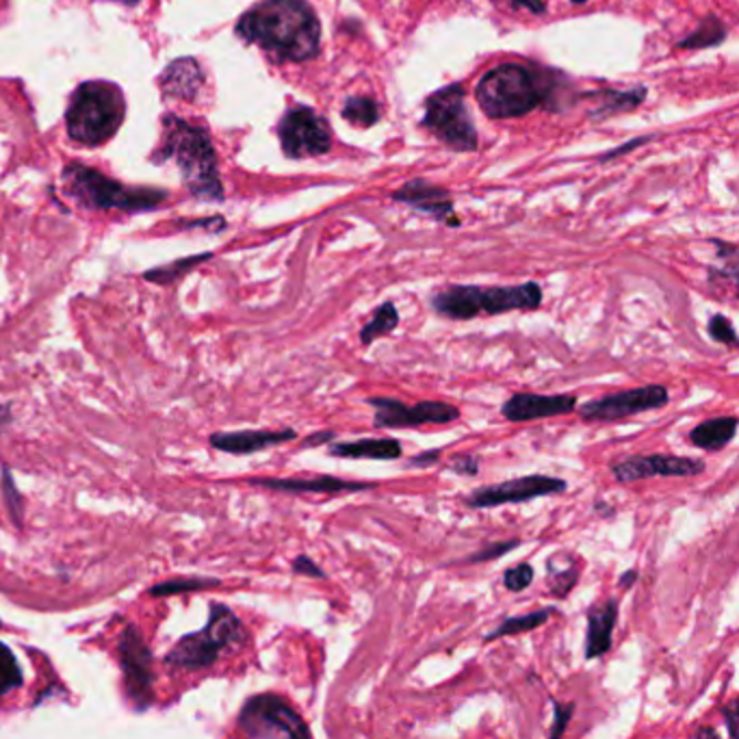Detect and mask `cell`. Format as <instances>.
<instances>
[{
  "label": "cell",
  "mask_w": 739,
  "mask_h": 739,
  "mask_svg": "<svg viewBox=\"0 0 739 739\" xmlns=\"http://www.w3.org/2000/svg\"><path fill=\"white\" fill-rule=\"evenodd\" d=\"M237 35L278 61H309L321 49V24L306 0H261L237 22Z\"/></svg>",
  "instance_id": "obj_1"
},
{
  "label": "cell",
  "mask_w": 739,
  "mask_h": 739,
  "mask_svg": "<svg viewBox=\"0 0 739 739\" xmlns=\"http://www.w3.org/2000/svg\"><path fill=\"white\" fill-rule=\"evenodd\" d=\"M153 159L155 163L174 160L194 198L207 202L223 200L217 153L207 128L189 124L176 115H165L160 148Z\"/></svg>",
  "instance_id": "obj_2"
},
{
  "label": "cell",
  "mask_w": 739,
  "mask_h": 739,
  "mask_svg": "<svg viewBox=\"0 0 739 739\" xmlns=\"http://www.w3.org/2000/svg\"><path fill=\"white\" fill-rule=\"evenodd\" d=\"M544 295L538 282L512 287H477L454 284L431 298V309L440 318L451 321H471L479 315H503L512 311H535Z\"/></svg>",
  "instance_id": "obj_3"
},
{
  "label": "cell",
  "mask_w": 739,
  "mask_h": 739,
  "mask_svg": "<svg viewBox=\"0 0 739 739\" xmlns=\"http://www.w3.org/2000/svg\"><path fill=\"white\" fill-rule=\"evenodd\" d=\"M126 117V101L117 85L106 81L81 83L65 111V126L72 142L103 146L115 137Z\"/></svg>",
  "instance_id": "obj_4"
},
{
  "label": "cell",
  "mask_w": 739,
  "mask_h": 739,
  "mask_svg": "<svg viewBox=\"0 0 739 739\" xmlns=\"http://www.w3.org/2000/svg\"><path fill=\"white\" fill-rule=\"evenodd\" d=\"M63 183L67 185L70 196L92 211H155L167 200L165 189L128 187L83 163H67L63 169Z\"/></svg>",
  "instance_id": "obj_5"
},
{
  "label": "cell",
  "mask_w": 739,
  "mask_h": 739,
  "mask_svg": "<svg viewBox=\"0 0 739 739\" xmlns=\"http://www.w3.org/2000/svg\"><path fill=\"white\" fill-rule=\"evenodd\" d=\"M248 639L241 618L223 603H211L209 623L196 634L183 635L165 655L169 668L207 670L223 650H232Z\"/></svg>",
  "instance_id": "obj_6"
},
{
  "label": "cell",
  "mask_w": 739,
  "mask_h": 739,
  "mask_svg": "<svg viewBox=\"0 0 739 739\" xmlns=\"http://www.w3.org/2000/svg\"><path fill=\"white\" fill-rule=\"evenodd\" d=\"M476 98L488 117L510 119L533 111L544 101V92L528 67L501 63L479 79Z\"/></svg>",
  "instance_id": "obj_7"
},
{
  "label": "cell",
  "mask_w": 739,
  "mask_h": 739,
  "mask_svg": "<svg viewBox=\"0 0 739 739\" xmlns=\"http://www.w3.org/2000/svg\"><path fill=\"white\" fill-rule=\"evenodd\" d=\"M237 725L248 738L309 739L313 736L293 705L271 691L250 696L239 711Z\"/></svg>",
  "instance_id": "obj_8"
},
{
  "label": "cell",
  "mask_w": 739,
  "mask_h": 739,
  "mask_svg": "<svg viewBox=\"0 0 739 739\" xmlns=\"http://www.w3.org/2000/svg\"><path fill=\"white\" fill-rule=\"evenodd\" d=\"M423 124L456 150H476L477 131L465 103V90L449 85L427 98Z\"/></svg>",
  "instance_id": "obj_9"
},
{
  "label": "cell",
  "mask_w": 739,
  "mask_h": 739,
  "mask_svg": "<svg viewBox=\"0 0 739 739\" xmlns=\"http://www.w3.org/2000/svg\"><path fill=\"white\" fill-rule=\"evenodd\" d=\"M670 393L664 384H646L637 388H625L605 397L590 399L585 404H577L581 421L614 423L623 421L627 417L642 415L648 410H659L668 406Z\"/></svg>",
  "instance_id": "obj_10"
},
{
  "label": "cell",
  "mask_w": 739,
  "mask_h": 739,
  "mask_svg": "<svg viewBox=\"0 0 739 739\" xmlns=\"http://www.w3.org/2000/svg\"><path fill=\"white\" fill-rule=\"evenodd\" d=\"M119 666L124 675L126 696L133 700L137 709H148L153 705V650L135 625H128L117 642Z\"/></svg>",
  "instance_id": "obj_11"
},
{
  "label": "cell",
  "mask_w": 739,
  "mask_h": 739,
  "mask_svg": "<svg viewBox=\"0 0 739 739\" xmlns=\"http://www.w3.org/2000/svg\"><path fill=\"white\" fill-rule=\"evenodd\" d=\"M566 490H569L566 479L535 473V476L514 477L501 483L476 488L465 497V506L473 510H488V508H499V506H510V503H528L531 499H540V497L564 495Z\"/></svg>",
  "instance_id": "obj_12"
},
{
  "label": "cell",
  "mask_w": 739,
  "mask_h": 739,
  "mask_svg": "<svg viewBox=\"0 0 739 739\" xmlns=\"http://www.w3.org/2000/svg\"><path fill=\"white\" fill-rule=\"evenodd\" d=\"M371 408H375L373 427L377 429H417L423 425H449L460 419V410L447 402H419L404 404L393 397H370Z\"/></svg>",
  "instance_id": "obj_13"
},
{
  "label": "cell",
  "mask_w": 739,
  "mask_h": 739,
  "mask_svg": "<svg viewBox=\"0 0 739 739\" xmlns=\"http://www.w3.org/2000/svg\"><path fill=\"white\" fill-rule=\"evenodd\" d=\"M282 150L289 159L321 157L330 150L332 135L327 122L309 106H293L284 113L280 126Z\"/></svg>",
  "instance_id": "obj_14"
},
{
  "label": "cell",
  "mask_w": 739,
  "mask_h": 739,
  "mask_svg": "<svg viewBox=\"0 0 739 739\" xmlns=\"http://www.w3.org/2000/svg\"><path fill=\"white\" fill-rule=\"evenodd\" d=\"M707 465L698 458L673 456V454H646L627 456L610 465V471L618 483H634L650 477H696L705 473Z\"/></svg>",
  "instance_id": "obj_15"
},
{
  "label": "cell",
  "mask_w": 739,
  "mask_h": 739,
  "mask_svg": "<svg viewBox=\"0 0 739 739\" xmlns=\"http://www.w3.org/2000/svg\"><path fill=\"white\" fill-rule=\"evenodd\" d=\"M577 395H540V393H514L501 406L503 419L510 423L538 421L549 417H562L575 413Z\"/></svg>",
  "instance_id": "obj_16"
},
{
  "label": "cell",
  "mask_w": 739,
  "mask_h": 739,
  "mask_svg": "<svg viewBox=\"0 0 739 739\" xmlns=\"http://www.w3.org/2000/svg\"><path fill=\"white\" fill-rule=\"evenodd\" d=\"M248 483L261 486L275 492H291V495H345V492H363L373 490V481H352L343 477L311 476V477H250Z\"/></svg>",
  "instance_id": "obj_17"
},
{
  "label": "cell",
  "mask_w": 739,
  "mask_h": 739,
  "mask_svg": "<svg viewBox=\"0 0 739 739\" xmlns=\"http://www.w3.org/2000/svg\"><path fill=\"white\" fill-rule=\"evenodd\" d=\"M298 438V431L287 429H241V431H215L209 438V445L217 451L230 454V456H250L257 451H264L284 443H291Z\"/></svg>",
  "instance_id": "obj_18"
},
{
  "label": "cell",
  "mask_w": 739,
  "mask_h": 739,
  "mask_svg": "<svg viewBox=\"0 0 739 739\" xmlns=\"http://www.w3.org/2000/svg\"><path fill=\"white\" fill-rule=\"evenodd\" d=\"M205 85V72L200 63L191 56L176 59L160 74L159 87L169 101H196Z\"/></svg>",
  "instance_id": "obj_19"
},
{
  "label": "cell",
  "mask_w": 739,
  "mask_h": 739,
  "mask_svg": "<svg viewBox=\"0 0 739 739\" xmlns=\"http://www.w3.org/2000/svg\"><path fill=\"white\" fill-rule=\"evenodd\" d=\"M621 614V601L618 599H607L603 605H596L587 614V635H585V648L583 657L587 662L603 657L605 653L612 650L614 644V627L618 623Z\"/></svg>",
  "instance_id": "obj_20"
},
{
  "label": "cell",
  "mask_w": 739,
  "mask_h": 739,
  "mask_svg": "<svg viewBox=\"0 0 739 739\" xmlns=\"http://www.w3.org/2000/svg\"><path fill=\"white\" fill-rule=\"evenodd\" d=\"M327 454L334 458H352V460H399L404 456V447L397 438H361L345 443H330Z\"/></svg>",
  "instance_id": "obj_21"
},
{
  "label": "cell",
  "mask_w": 739,
  "mask_h": 739,
  "mask_svg": "<svg viewBox=\"0 0 739 739\" xmlns=\"http://www.w3.org/2000/svg\"><path fill=\"white\" fill-rule=\"evenodd\" d=\"M395 200L406 202V205H410V207H415L421 212H429L440 221L447 219L451 223H458L454 219V207L447 198V191H440V189H436L427 183H410L408 187H404L402 191L395 194Z\"/></svg>",
  "instance_id": "obj_22"
},
{
  "label": "cell",
  "mask_w": 739,
  "mask_h": 739,
  "mask_svg": "<svg viewBox=\"0 0 739 739\" xmlns=\"http://www.w3.org/2000/svg\"><path fill=\"white\" fill-rule=\"evenodd\" d=\"M738 417H716V419H707V421L698 423L691 431H689V443L696 449H705V451H720L725 449L736 436H738Z\"/></svg>",
  "instance_id": "obj_23"
},
{
  "label": "cell",
  "mask_w": 739,
  "mask_h": 739,
  "mask_svg": "<svg viewBox=\"0 0 739 739\" xmlns=\"http://www.w3.org/2000/svg\"><path fill=\"white\" fill-rule=\"evenodd\" d=\"M562 562L564 564L560 566L555 555H551L547 562V583H549L551 594L558 599L569 596L580 583L581 575V566L571 553H562Z\"/></svg>",
  "instance_id": "obj_24"
},
{
  "label": "cell",
  "mask_w": 739,
  "mask_h": 739,
  "mask_svg": "<svg viewBox=\"0 0 739 739\" xmlns=\"http://www.w3.org/2000/svg\"><path fill=\"white\" fill-rule=\"evenodd\" d=\"M555 614H560V610L551 605V607H542V610L529 612V614H523V616H508L497 629H492L490 634L483 635V642H492V639H499V637H506V635H521L535 632L542 625H547L551 621V616H555Z\"/></svg>",
  "instance_id": "obj_25"
},
{
  "label": "cell",
  "mask_w": 739,
  "mask_h": 739,
  "mask_svg": "<svg viewBox=\"0 0 739 739\" xmlns=\"http://www.w3.org/2000/svg\"><path fill=\"white\" fill-rule=\"evenodd\" d=\"M399 321H402V318H399V311H397L395 302H391V300L384 302L382 306H377V311L373 313L370 323L363 325V330H361V343L365 347H370L373 341H377V339L391 334L393 330H397Z\"/></svg>",
  "instance_id": "obj_26"
},
{
  "label": "cell",
  "mask_w": 739,
  "mask_h": 739,
  "mask_svg": "<svg viewBox=\"0 0 739 739\" xmlns=\"http://www.w3.org/2000/svg\"><path fill=\"white\" fill-rule=\"evenodd\" d=\"M211 257V252H205V254H198V257H187V259H180V261H174V263L155 267V269L146 271L144 278L148 282H155V284H171V282L180 280L183 275H187L189 271H194L198 264L209 261Z\"/></svg>",
  "instance_id": "obj_27"
},
{
  "label": "cell",
  "mask_w": 739,
  "mask_h": 739,
  "mask_svg": "<svg viewBox=\"0 0 739 739\" xmlns=\"http://www.w3.org/2000/svg\"><path fill=\"white\" fill-rule=\"evenodd\" d=\"M0 490H2V503L18 529H24V499L11 477V471L7 465L0 467Z\"/></svg>",
  "instance_id": "obj_28"
},
{
  "label": "cell",
  "mask_w": 739,
  "mask_h": 739,
  "mask_svg": "<svg viewBox=\"0 0 739 739\" xmlns=\"http://www.w3.org/2000/svg\"><path fill=\"white\" fill-rule=\"evenodd\" d=\"M221 581L217 577H176V580L163 581L157 583L148 590L150 596L155 599H165V596H174V594H183V592H198V590H207V587H215Z\"/></svg>",
  "instance_id": "obj_29"
},
{
  "label": "cell",
  "mask_w": 739,
  "mask_h": 739,
  "mask_svg": "<svg viewBox=\"0 0 739 739\" xmlns=\"http://www.w3.org/2000/svg\"><path fill=\"white\" fill-rule=\"evenodd\" d=\"M22 686H24V675L20 670L18 657L7 644L0 642V698Z\"/></svg>",
  "instance_id": "obj_30"
},
{
  "label": "cell",
  "mask_w": 739,
  "mask_h": 739,
  "mask_svg": "<svg viewBox=\"0 0 739 739\" xmlns=\"http://www.w3.org/2000/svg\"><path fill=\"white\" fill-rule=\"evenodd\" d=\"M345 119H350L356 126H371L379 119V106L371 98H350L343 108Z\"/></svg>",
  "instance_id": "obj_31"
},
{
  "label": "cell",
  "mask_w": 739,
  "mask_h": 739,
  "mask_svg": "<svg viewBox=\"0 0 739 739\" xmlns=\"http://www.w3.org/2000/svg\"><path fill=\"white\" fill-rule=\"evenodd\" d=\"M720 40H725V24H720V20L709 18L700 24V29L696 33H691L686 42H681L684 49H705V46H714Z\"/></svg>",
  "instance_id": "obj_32"
},
{
  "label": "cell",
  "mask_w": 739,
  "mask_h": 739,
  "mask_svg": "<svg viewBox=\"0 0 739 739\" xmlns=\"http://www.w3.org/2000/svg\"><path fill=\"white\" fill-rule=\"evenodd\" d=\"M707 332L716 343L738 347V330L731 323V319L725 318V315H711L709 323H707Z\"/></svg>",
  "instance_id": "obj_33"
},
{
  "label": "cell",
  "mask_w": 739,
  "mask_h": 739,
  "mask_svg": "<svg viewBox=\"0 0 739 739\" xmlns=\"http://www.w3.org/2000/svg\"><path fill=\"white\" fill-rule=\"evenodd\" d=\"M521 547V540L514 538V540H506V542H495V544H488L486 549H479L473 555H469L465 560V564H486V562H492V560H499L503 555H508L512 549Z\"/></svg>",
  "instance_id": "obj_34"
},
{
  "label": "cell",
  "mask_w": 739,
  "mask_h": 739,
  "mask_svg": "<svg viewBox=\"0 0 739 739\" xmlns=\"http://www.w3.org/2000/svg\"><path fill=\"white\" fill-rule=\"evenodd\" d=\"M533 577H535L533 566L529 562H521V564H517V566H512L503 573V585L510 592H523L531 585Z\"/></svg>",
  "instance_id": "obj_35"
},
{
  "label": "cell",
  "mask_w": 739,
  "mask_h": 739,
  "mask_svg": "<svg viewBox=\"0 0 739 739\" xmlns=\"http://www.w3.org/2000/svg\"><path fill=\"white\" fill-rule=\"evenodd\" d=\"M551 702H553V727L549 731V738L560 739L566 733L575 716V702H560V700H551Z\"/></svg>",
  "instance_id": "obj_36"
},
{
  "label": "cell",
  "mask_w": 739,
  "mask_h": 739,
  "mask_svg": "<svg viewBox=\"0 0 739 739\" xmlns=\"http://www.w3.org/2000/svg\"><path fill=\"white\" fill-rule=\"evenodd\" d=\"M447 469L458 476L476 477L479 473V458L471 454H456L449 458Z\"/></svg>",
  "instance_id": "obj_37"
},
{
  "label": "cell",
  "mask_w": 739,
  "mask_h": 739,
  "mask_svg": "<svg viewBox=\"0 0 739 739\" xmlns=\"http://www.w3.org/2000/svg\"><path fill=\"white\" fill-rule=\"evenodd\" d=\"M291 571L295 575H302V577H311V580H327V573L318 566V562L311 558V555H298L293 562H291Z\"/></svg>",
  "instance_id": "obj_38"
},
{
  "label": "cell",
  "mask_w": 739,
  "mask_h": 739,
  "mask_svg": "<svg viewBox=\"0 0 739 739\" xmlns=\"http://www.w3.org/2000/svg\"><path fill=\"white\" fill-rule=\"evenodd\" d=\"M443 458V451L440 449H429V451H421L419 456L410 458V467L413 469H425V467H434L438 465Z\"/></svg>",
  "instance_id": "obj_39"
},
{
  "label": "cell",
  "mask_w": 739,
  "mask_h": 739,
  "mask_svg": "<svg viewBox=\"0 0 739 739\" xmlns=\"http://www.w3.org/2000/svg\"><path fill=\"white\" fill-rule=\"evenodd\" d=\"M336 438V434L332 429H321V431H315L311 436L304 438V449H313V447H319V445H325V443H332Z\"/></svg>",
  "instance_id": "obj_40"
},
{
  "label": "cell",
  "mask_w": 739,
  "mask_h": 739,
  "mask_svg": "<svg viewBox=\"0 0 739 739\" xmlns=\"http://www.w3.org/2000/svg\"><path fill=\"white\" fill-rule=\"evenodd\" d=\"M738 711H739L738 700H733L731 705H727V707L722 709V716H725V720H727V729H729V736H731V738L736 736V722H738Z\"/></svg>",
  "instance_id": "obj_41"
},
{
  "label": "cell",
  "mask_w": 739,
  "mask_h": 739,
  "mask_svg": "<svg viewBox=\"0 0 739 739\" xmlns=\"http://www.w3.org/2000/svg\"><path fill=\"white\" fill-rule=\"evenodd\" d=\"M639 580V573H637V569H629V571H625L621 577H618V583L625 587V590H629L632 585H634L635 581Z\"/></svg>",
  "instance_id": "obj_42"
},
{
  "label": "cell",
  "mask_w": 739,
  "mask_h": 739,
  "mask_svg": "<svg viewBox=\"0 0 739 739\" xmlns=\"http://www.w3.org/2000/svg\"><path fill=\"white\" fill-rule=\"evenodd\" d=\"M13 421L11 415V404H0V431L9 427V423Z\"/></svg>",
  "instance_id": "obj_43"
},
{
  "label": "cell",
  "mask_w": 739,
  "mask_h": 739,
  "mask_svg": "<svg viewBox=\"0 0 739 739\" xmlns=\"http://www.w3.org/2000/svg\"><path fill=\"white\" fill-rule=\"evenodd\" d=\"M694 736H696V738H720V733H718L716 729H709V727H700V729H698Z\"/></svg>",
  "instance_id": "obj_44"
},
{
  "label": "cell",
  "mask_w": 739,
  "mask_h": 739,
  "mask_svg": "<svg viewBox=\"0 0 739 739\" xmlns=\"http://www.w3.org/2000/svg\"><path fill=\"white\" fill-rule=\"evenodd\" d=\"M535 2H538V0H517L514 4H517V7H529V9H533V11L540 13L544 7H542V4H535Z\"/></svg>",
  "instance_id": "obj_45"
},
{
  "label": "cell",
  "mask_w": 739,
  "mask_h": 739,
  "mask_svg": "<svg viewBox=\"0 0 739 739\" xmlns=\"http://www.w3.org/2000/svg\"><path fill=\"white\" fill-rule=\"evenodd\" d=\"M117 2H122V4H137L139 0H117Z\"/></svg>",
  "instance_id": "obj_46"
},
{
  "label": "cell",
  "mask_w": 739,
  "mask_h": 739,
  "mask_svg": "<svg viewBox=\"0 0 739 739\" xmlns=\"http://www.w3.org/2000/svg\"><path fill=\"white\" fill-rule=\"evenodd\" d=\"M573 2H577V4H581V2H585V0H573Z\"/></svg>",
  "instance_id": "obj_47"
}]
</instances>
